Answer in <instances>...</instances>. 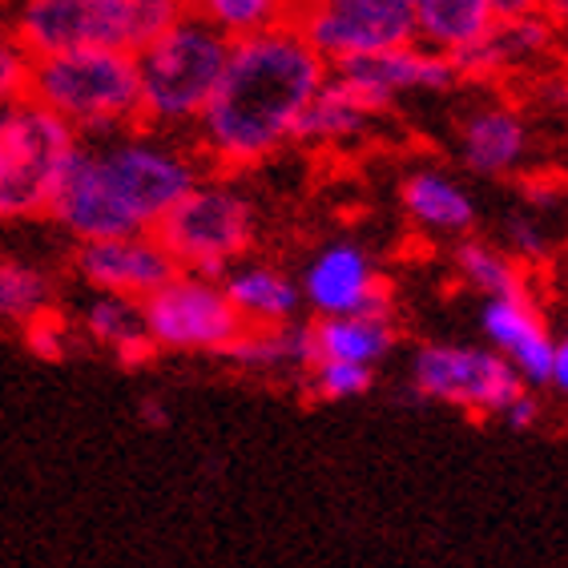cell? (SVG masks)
<instances>
[{"instance_id": "obj_36", "label": "cell", "mask_w": 568, "mask_h": 568, "mask_svg": "<svg viewBox=\"0 0 568 568\" xmlns=\"http://www.w3.org/2000/svg\"><path fill=\"white\" fill-rule=\"evenodd\" d=\"M528 202H536V206H552V202H560V190L548 186V182H532V186H528Z\"/></svg>"}, {"instance_id": "obj_31", "label": "cell", "mask_w": 568, "mask_h": 568, "mask_svg": "<svg viewBox=\"0 0 568 568\" xmlns=\"http://www.w3.org/2000/svg\"><path fill=\"white\" fill-rule=\"evenodd\" d=\"M504 251L513 254L516 263H540L548 254V239L540 222L532 219H513L504 226Z\"/></svg>"}, {"instance_id": "obj_17", "label": "cell", "mask_w": 568, "mask_h": 568, "mask_svg": "<svg viewBox=\"0 0 568 568\" xmlns=\"http://www.w3.org/2000/svg\"><path fill=\"white\" fill-rule=\"evenodd\" d=\"M219 359L254 375H298L318 359L311 323H278V327H242Z\"/></svg>"}, {"instance_id": "obj_21", "label": "cell", "mask_w": 568, "mask_h": 568, "mask_svg": "<svg viewBox=\"0 0 568 568\" xmlns=\"http://www.w3.org/2000/svg\"><path fill=\"white\" fill-rule=\"evenodd\" d=\"M416 41L439 53H464L468 44L484 41L496 29L493 0H412Z\"/></svg>"}, {"instance_id": "obj_20", "label": "cell", "mask_w": 568, "mask_h": 568, "mask_svg": "<svg viewBox=\"0 0 568 568\" xmlns=\"http://www.w3.org/2000/svg\"><path fill=\"white\" fill-rule=\"evenodd\" d=\"M548 41H552V21L545 12H528L516 21H496L493 33L452 57V65H456V77H493L516 61L545 53Z\"/></svg>"}, {"instance_id": "obj_27", "label": "cell", "mask_w": 568, "mask_h": 568, "mask_svg": "<svg viewBox=\"0 0 568 568\" xmlns=\"http://www.w3.org/2000/svg\"><path fill=\"white\" fill-rule=\"evenodd\" d=\"M456 271L471 291H480V295H488V298L520 295V291H525V271H520V263H516L504 246H496V242L464 239L456 246Z\"/></svg>"}, {"instance_id": "obj_19", "label": "cell", "mask_w": 568, "mask_h": 568, "mask_svg": "<svg viewBox=\"0 0 568 568\" xmlns=\"http://www.w3.org/2000/svg\"><path fill=\"white\" fill-rule=\"evenodd\" d=\"M459 153H464V162L484 178L513 174L528 153L525 118L516 110H508V105L476 110L464 121V130H459Z\"/></svg>"}, {"instance_id": "obj_16", "label": "cell", "mask_w": 568, "mask_h": 568, "mask_svg": "<svg viewBox=\"0 0 568 568\" xmlns=\"http://www.w3.org/2000/svg\"><path fill=\"white\" fill-rule=\"evenodd\" d=\"M226 291L234 315L242 318V327H278V323H295L303 311V295H298V278L283 274L271 263H251L242 258L219 278Z\"/></svg>"}, {"instance_id": "obj_3", "label": "cell", "mask_w": 568, "mask_h": 568, "mask_svg": "<svg viewBox=\"0 0 568 568\" xmlns=\"http://www.w3.org/2000/svg\"><path fill=\"white\" fill-rule=\"evenodd\" d=\"M230 41L202 17L182 12L165 33L138 49V85H142V125L162 133L194 130L206 101L226 69Z\"/></svg>"}, {"instance_id": "obj_7", "label": "cell", "mask_w": 568, "mask_h": 568, "mask_svg": "<svg viewBox=\"0 0 568 568\" xmlns=\"http://www.w3.org/2000/svg\"><path fill=\"white\" fill-rule=\"evenodd\" d=\"M81 150V138L37 101L9 105V162L0 170V222L41 219L53 190Z\"/></svg>"}, {"instance_id": "obj_8", "label": "cell", "mask_w": 568, "mask_h": 568, "mask_svg": "<svg viewBox=\"0 0 568 568\" xmlns=\"http://www.w3.org/2000/svg\"><path fill=\"white\" fill-rule=\"evenodd\" d=\"M153 351L170 355H222L242 331L219 278L174 271L150 298H142Z\"/></svg>"}, {"instance_id": "obj_18", "label": "cell", "mask_w": 568, "mask_h": 568, "mask_svg": "<svg viewBox=\"0 0 568 568\" xmlns=\"http://www.w3.org/2000/svg\"><path fill=\"white\" fill-rule=\"evenodd\" d=\"M77 331L81 339L101 347L105 355H113L125 367H138V363H150L158 351L150 343V331H145V315L138 298H121V295H93L89 291L81 315H77Z\"/></svg>"}, {"instance_id": "obj_34", "label": "cell", "mask_w": 568, "mask_h": 568, "mask_svg": "<svg viewBox=\"0 0 568 568\" xmlns=\"http://www.w3.org/2000/svg\"><path fill=\"white\" fill-rule=\"evenodd\" d=\"M496 21H516V17H528V12H540V0H493Z\"/></svg>"}, {"instance_id": "obj_25", "label": "cell", "mask_w": 568, "mask_h": 568, "mask_svg": "<svg viewBox=\"0 0 568 568\" xmlns=\"http://www.w3.org/2000/svg\"><path fill=\"white\" fill-rule=\"evenodd\" d=\"M186 9L226 41H246L295 21L291 0H190Z\"/></svg>"}, {"instance_id": "obj_14", "label": "cell", "mask_w": 568, "mask_h": 568, "mask_svg": "<svg viewBox=\"0 0 568 568\" xmlns=\"http://www.w3.org/2000/svg\"><path fill=\"white\" fill-rule=\"evenodd\" d=\"M57 226L73 234L77 242H98V239H118V234H142L133 226V219L121 210L118 197L105 190L101 174L93 170L89 145L81 142V150L73 153V162L65 165V174L57 182L53 202L44 210Z\"/></svg>"}, {"instance_id": "obj_32", "label": "cell", "mask_w": 568, "mask_h": 568, "mask_svg": "<svg viewBox=\"0 0 568 568\" xmlns=\"http://www.w3.org/2000/svg\"><path fill=\"white\" fill-rule=\"evenodd\" d=\"M500 419H504V424H508V427H516V432H528V427H532L536 419H540V404H536L532 392H528V387H525V392L516 395L513 404L504 407Z\"/></svg>"}, {"instance_id": "obj_12", "label": "cell", "mask_w": 568, "mask_h": 568, "mask_svg": "<svg viewBox=\"0 0 568 568\" xmlns=\"http://www.w3.org/2000/svg\"><path fill=\"white\" fill-rule=\"evenodd\" d=\"M303 306L315 318L392 315V291L359 242H327L298 278Z\"/></svg>"}, {"instance_id": "obj_11", "label": "cell", "mask_w": 568, "mask_h": 568, "mask_svg": "<svg viewBox=\"0 0 568 568\" xmlns=\"http://www.w3.org/2000/svg\"><path fill=\"white\" fill-rule=\"evenodd\" d=\"M331 73L363 101V110L372 118L392 110L399 93H444L459 81L452 57L427 49L424 41L395 44L372 57H351L343 65H331Z\"/></svg>"}, {"instance_id": "obj_35", "label": "cell", "mask_w": 568, "mask_h": 568, "mask_svg": "<svg viewBox=\"0 0 568 568\" xmlns=\"http://www.w3.org/2000/svg\"><path fill=\"white\" fill-rule=\"evenodd\" d=\"M138 412H142V424H150V427H165V419H170V412H165L158 399H142Z\"/></svg>"}, {"instance_id": "obj_24", "label": "cell", "mask_w": 568, "mask_h": 568, "mask_svg": "<svg viewBox=\"0 0 568 568\" xmlns=\"http://www.w3.org/2000/svg\"><path fill=\"white\" fill-rule=\"evenodd\" d=\"M372 113L363 110V101L343 85L339 77L327 73V81L318 85V93L311 98V105L303 110L295 125L298 145H343L355 142L359 133H367Z\"/></svg>"}, {"instance_id": "obj_30", "label": "cell", "mask_w": 568, "mask_h": 568, "mask_svg": "<svg viewBox=\"0 0 568 568\" xmlns=\"http://www.w3.org/2000/svg\"><path fill=\"white\" fill-rule=\"evenodd\" d=\"M29 85V53H24L17 37L0 29V110H9L24 98Z\"/></svg>"}, {"instance_id": "obj_28", "label": "cell", "mask_w": 568, "mask_h": 568, "mask_svg": "<svg viewBox=\"0 0 568 568\" xmlns=\"http://www.w3.org/2000/svg\"><path fill=\"white\" fill-rule=\"evenodd\" d=\"M306 392L315 399H327V404H343V399H359V395L372 392L375 367H363V363H343V359H315L303 372Z\"/></svg>"}, {"instance_id": "obj_23", "label": "cell", "mask_w": 568, "mask_h": 568, "mask_svg": "<svg viewBox=\"0 0 568 568\" xmlns=\"http://www.w3.org/2000/svg\"><path fill=\"white\" fill-rule=\"evenodd\" d=\"M315 355L318 359H343L375 367L395 351V318L392 315H339L315 318Z\"/></svg>"}, {"instance_id": "obj_1", "label": "cell", "mask_w": 568, "mask_h": 568, "mask_svg": "<svg viewBox=\"0 0 568 568\" xmlns=\"http://www.w3.org/2000/svg\"><path fill=\"white\" fill-rule=\"evenodd\" d=\"M327 73V61L298 37L295 24L230 41L226 69L190 130V145L219 174L263 165L295 142L298 118Z\"/></svg>"}, {"instance_id": "obj_15", "label": "cell", "mask_w": 568, "mask_h": 568, "mask_svg": "<svg viewBox=\"0 0 568 568\" xmlns=\"http://www.w3.org/2000/svg\"><path fill=\"white\" fill-rule=\"evenodd\" d=\"M484 339L496 355L513 363V372L525 383H548V363H552V331H548L540 306L520 295L488 298L484 306Z\"/></svg>"}, {"instance_id": "obj_13", "label": "cell", "mask_w": 568, "mask_h": 568, "mask_svg": "<svg viewBox=\"0 0 568 568\" xmlns=\"http://www.w3.org/2000/svg\"><path fill=\"white\" fill-rule=\"evenodd\" d=\"M178 266L162 251V242L150 230L142 234H118V239L77 242L73 274L77 283L93 295H121V298H150Z\"/></svg>"}, {"instance_id": "obj_40", "label": "cell", "mask_w": 568, "mask_h": 568, "mask_svg": "<svg viewBox=\"0 0 568 568\" xmlns=\"http://www.w3.org/2000/svg\"><path fill=\"white\" fill-rule=\"evenodd\" d=\"M186 4H190V0H186Z\"/></svg>"}, {"instance_id": "obj_4", "label": "cell", "mask_w": 568, "mask_h": 568, "mask_svg": "<svg viewBox=\"0 0 568 568\" xmlns=\"http://www.w3.org/2000/svg\"><path fill=\"white\" fill-rule=\"evenodd\" d=\"M186 12V0H21L9 33L29 61L69 49L138 53Z\"/></svg>"}, {"instance_id": "obj_39", "label": "cell", "mask_w": 568, "mask_h": 568, "mask_svg": "<svg viewBox=\"0 0 568 568\" xmlns=\"http://www.w3.org/2000/svg\"><path fill=\"white\" fill-rule=\"evenodd\" d=\"M303 4H311V0H291V9H295V12L303 9Z\"/></svg>"}, {"instance_id": "obj_5", "label": "cell", "mask_w": 568, "mask_h": 568, "mask_svg": "<svg viewBox=\"0 0 568 568\" xmlns=\"http://www.w3.org/2000/svg\"><path fill=\"white\" fill-rule=\"evenodd\" d=\"M85 145L105 190L118 197L138 230L158 226L206 178V162L197 158L194 145L145 125Z\"/></svg>"}, {"instance_id": "obj_9", "label": "cell", "mask_w": 568, "mask_h": 568, "mask_svg": "<svg viewBox=\"0 0 568 568\" xmlns=\"http://www.w3.org/2000/svg\"><path fill=\"white\" fill-rule=\"evenodd\" d=\"M412 387L419 399L500 416L528 383L513 372V363L493 347H468V343H424L412 363Z\"/></svg>"}, {"instance_id": "obj_10", "label": "cell", "mask_w": 568, "mask_h": 568, "mask_svg": "<svg viewBox=\"0 0 568 568\" xmlns=\"http://www.w3.org/2000/svg\"><path fill=\"white\" fill-rule=\"evenodd\" d=\"M291 24L327 69L416 41L412 0H311Z\"/></svg>"}, {"instance_id": "obj_29", "label": "cell", "mask_w": 568, "mask_h": 568, "mask_svg": "<svg viewBox=\"0 0 568 568\" xmlns=\"http://www.w3.org/2000/svg\"><path fill=\"white\" fill-rule=\"evenodd\" d=\"M24 347L33 351L37 359L44 363H61L73 355L77 339H81V331H77L73 318H65L61 311H44L41 318H33V323H24Z\"/></svg>"}, {"instance_id": "obj_33", "label": "cell", "mask_w": 568, "mask_h": 568, "mask_svg": "<svg viewBox=\"0 0 568 568\" xmlns=\"http://www.w3.org/2000/svg\"><path fill=\"white\" fill-rule=\"evenodd\" d=\"M548 383L557 387L560 395H568V335L552 343V363H548Z\"/></svg>"}, {"instance_id": "obj_38", "label": "cell", "mask_w": 568, "mask_h": 568, "mask_svg": "<svg viewBox=\"0 0 568 568\" xmlns=\"http://www.w3.org/2000/svg\"><path fill=\"white\" fill-rule=\"evenodd\" d=\"M9 162V110H0V170Z\"/></svg>"}, {"instance_id": "obj_26", "label": "cell", "mask_w": 568, "mask_h": 568, "mask_svg": "<svg viewBox=\"0 0 568 568\" xmlns=\"http://www.w3.org/2000/svg\"><path fill=\"white\" fill-rule=\"evenodd\" d=\"M57 306V283L49 271L17 258H0V323L24 327Z\"/></svg>"}, {"instance_id": "obj_37", "label": "cell", "mask_w": 568, "mask_h": 568, "mask_svg": "<svg viewBox=\"0 0 568 568\" xmlns=\"http://www.w3.org/2000/svg\"><path fill=\"white\" fill-rule=\"evenodd\" d=\"M540 9H545L548 21L568 24V0H540Z\"/></svg>"}, {"instance_id": "obj_6", "label": "cell", "mask_w": 568, "mask_h": 568, "mask_svg": "<svg viewBox=\"0 0 568 568\" xmlns=\"http://www.w3.org/2000/svg\"><path fill=\"white\" fill-rule=\"evenodd\" d=\"M150 234L162 242L178 271L222 278L230 266L251 254L258 214L230 178L206 174Z\"/></svg>"}, {"instance_id": "obj_2", "label": "cell", "mask_w": 568, "mask_h": 568, "mask_svg": "<svg viewBox=\"0 0 568 568\" xmlns=\"http://www.w3.org/2000/svg\"><path fill=\"white\" fill-rule=\"evenodd\" d=\"M24 98L65 121L81 142H105L142 125L138 53L130 49H69L29 61Z\"/></svg>"}, {"instance_id": "obj_22", "label": "cell", "mask_w": 568, "mask_h": 568, "mask_svg": "<svg viewBox=\"0 0 568 568\" xmlns=\"http://www.w3.org/2000/svg\"><path fill=\"white\" fill-rule=\"evenodd\" d=\"M399 197H404L412 222L432 230V234H468L476 226V202L468 197V190L452 178L436 174V170L407 174Z\"/></svg>"}]
</instances>
